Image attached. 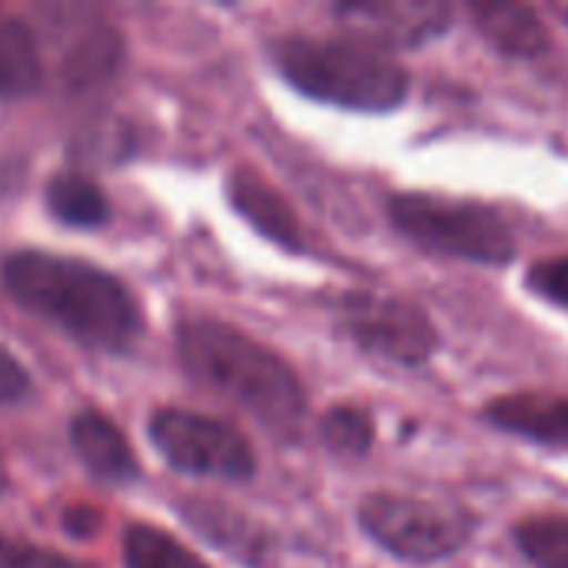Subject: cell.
Here are the masks:
<instances>
[{
	"label": "cell",
	"mask_w": 568,
	"mask_h": 568,
	"mask_svg": "<svg viewBox=\"0 0 568 568\" xmlns=\"http://www.w3.org/2000/svg\"><path fill=\"white\" fill-rule=\"evenodd\" d=\"M0 280L23 310L60 326L83 346L120 353L140 336L143 320L130 290L87 260L20 250L3 260Z\"/></svg>",
	"instance_id": "obj_1"
},
{
	"label": "cell",
	"mask_w": 568,
	"mask_h": 568,
	"mask_svg": "<svg viewBox=\"0 0 568 568\" xmlns=\"http://www.w3.org/2000/svg\"><path fill=\"white\" fill-rule=\"evenodd\" d=\"M186 373L216 396L240 406L266 433L293 439L306 416V393L296 369L260 339L223 320H186L176 329Z\"/></svg>",
	"instance_id": "obj_2"
},
{
	"label": "cell",
	"mask_w": 568,
	"mask_h": 568,
	"mask_svg": "<svg viewBox=\"0 0 568 568\" xmlns=\"http://www.w3.org/2000/svg\"><path fill=\"white\" fill-rule=\"evenodd\" d=\"M273 60L300 93L359 113H389L409 97V73L399 57L366 37L290 33L273 43Z\"/></svg>",
	"instance_id": "obj_3"
},
{
	"label": "cell",
	"mask_w": 568,
	"mask_h": 568,
	"mask_svg": "<svg viewBox=\"0 0 568 568\" xmlns=\"http://www.w3.org/2000/svg\"><path fill=\"white\" fill-rule=\"evenodd\" d=\"M389 216L406 240L439 256H456L479 266H509L519 253L516 233L503 213L476 200L396 193L389 200Z\"/></svg>",
	"instance_id": "obj_4"
},
{
	"label": "cell",
	"mask_w": 568,
	"mask_h": 568,
	"mask_svg": "<svg viewBox=\"0 0 568 568\" xmlns=\"http://www.w3.org/2000/svg\"><path fill=\"white\" fill-rule=\"evenodd\" d=\"M356 516L379 549L413 566H433L456 556L476 532V516L466 506L403 493H373L359 503Z\"/></svg>",
	"instance_id": "obj_5"
},
{
	"label": "cell",
	"mask_w": 568,
	"mask_h": 568,
	"mask_svg": "<svg viewBox=\"0 0 568 568\" xmlns=\"http://www.w3.org/2000/svg\"><path fill=\"white\" fill-rule=\"evenodd\" d=\"M150 439L160 456L186 476L246 483L256 473L250 439L236 426L193 409H156L150 419Z\"/></svg>",
	"instance_id": "obj_6"
},
{
	"label": "cell",
	"mask_w": 568,
	"mask_h": 568,
	"mask_svg": "<svg viewBox=\"0 0 568 568\" xmlns=\"http://www.w3.org/2000/svg\"><path fill=\"white\" fill-rule=\"evenodd\" d=\"M343 326L359 349L396 366H423L439 346L429 313L393 293H349L343 300Z\"/></svg>",
	"instance_id": "obj_7"
},
{
	"label": "cell",
	"mask_w": 568,
	"mask_h": 568,
	"mask_svg": "<svg viewBox=\"0 0 568 568\" xmlns=\"http://www.w3.org/2000/svg\"><path fill=\"white\" fill-rule=\"evenodd\" d=\"M336 17L349 20L353 30L383 47H419L446 33L453 10L436 0H373L339 3Z\"/></svg>",
	"instance_id": "obj_8"
},
{
	"label": "cell",
	"mask_w": 568,
	"mask_h": 568,
	"mask_svg": "<svg viewBox=\"0 0 568 568\" xmlns=\"http://www.w3.org/2000/svg\"><path fill=\"white\" fill-rule=\"evenodd\" d=\"M226 196L233 210L266 240L286 246V250H303V230L293 213V206L283 200V193L263 180L253 166H236L226 176Z\"/></svg>",
	"instance_id": "obj_9"
},
{
	"label": "cell",
	"mask_w": 568,
	"mask_h": 568,
	"mask_svg": "<svg viewBox=\"0 0 568 568\" xmlns=\"http://www.w3.org/2000/svg\"><path fill=\"white\" fill-rule=\"evenodd\" d=\"M483 419L503 433L532 443L568 446V396H542V393L499 396L483 409Z\"/></svg>",
	"instance_id": "obj_10"
},
{
	"label": "cell",
	"mask_w": 568,
	"mask_h": 568,
	"mask_svg": "<svg viewBox=\"0 0 568 568\" xmlns=\"http://www.w3.org/2000/svg\"><path fill=\"white\" fill-rule=\"evenodd\" d=\"M70 443L77 449V456L83 459V466L106 483H126L136 476L133 446L126 443V436L120 433V426L110 416H103L97 409L77 413L70 423Z\"/></svg>",
	"instance_id": "obj_11"
},
{
	"label": "cell",
	"mask_w": 568,
	"mask_h": 568,
	"mask_svg": "<svg viewBox=\"0 0 568 568\" xmlns=\"http://www.w3.org/2000/svg\"><path fill=\"white\" fill-rule=\"evenodd\" d=\"M479 33L506 57L532 60L549 47V30L532 7L523 3H476L473 7Z\"/></svg>",
	"instance_id": "obj_12"
},
{
	"label": "cell",
	"mask_w": 568,
	"mask_h": 568,
	"mask_svg": "<svg viewBox=\"0 0 568 568\" xmlns=\"http://www.w3.org/2000/svg\"><path fill=\"white\" fill-rule=\"evenodd\" d=\"M120 63H123L120 33L106 23H93L63 53V80L70 90L87 93V90L110 83V77L116 73Z\"/></svg>",
	"instance_id": "obj_13"
},
{
	"label": "cell",
	"mask_w": 568,
	"mask_h": 568,
	"mask_svg": "<svg viewBox=\"0 0 568 568\" xmlns=\"http://www.w3.org/2000/svg\"><path fill=\"white\" fill-rule=\"evenodd\" d=\"M186 519L220 549H226L230 556H236L246 566H263V559L270 556V539L263 532H256L243 516L223 509L220 503H190L186 506Z\"/></svg>",
	"instance_id": "obj_14"
},
{
	"label": "cell",
	"mask_w": 568,
	"mask_h": 568,
	"mask_svg": "<svg viewBox=\"0 0 568 568\" xmlns=\"http://www.w3.org/2000/svg\"><path fill=\"white\" fill-rule=\"evenodd\" d=\"M43 83V60L33 30L20 20H0V97H30Z\"/></svg>",
	"instance_id": "obj_15"
},
{
	"label": "cell",
	"mask_w": 568,
	"mask_h": 568,
	"mask_svg": "<svg viewBox=\"0 0 568 568\" xmlns=\"http://www.w3.org/2000/svg\"><path fill=\"white\" fill-rule=\"evenodd\" d=\"M47 206L67 226H100L110 216L106 193L77 170H63L47 183Z\"/></svg>",
	"instance_id": "obj_16"
},
{
	"label": "cell",
	"mask_w": 568,
	"mask_h": 568,
	"mask_svg": "<svg viewBox=\"0 0 568 568\" xmlns=\"http://www.w3.org/2000/svg\"><path fill=\"white\" fill-rule=\"evenodd\" d=\"M123 559H126V568H210L170 532L156 526H143V523L126 526Z\"/></svg>",
	"instance_id": "obj_17"
},
{
	"label": "cell",
	"mask_w": 568,
	"mask_h": 568,
	"mask_svg": "<svg viewBox=\"0 0 568 568\" xmlns=\"http://www.w3.org/2000/svg\"><path fill=\"white\" fill-rule=\"evenodd\" d=\"M513 539L536 568H568V516H529Z\"/></svg>",
	"instance_id": "obj_18"
},
{
	"label": "cell",
	"mask_w": 568,
	"mask_h": 568,
	"mask_svg": "<svg viewBox=\"0 0 568 568\" xmlns=\"http://www.w3.org/2000/svg\"><path fill=\"white\" fill-rule=\"evenodd\" d=\"M320 439L336 456H366L376 439L373 416L363 406H349V403L333 406L320 419Z\"/></svg>",
	"instance_id": "obj_19"
},
{
	"label": "cell",
	"mask_w": 568,
	"mask_h": 568,
	"mask_svg": "<svg viewBox=\"0 0 568 568\" xmlns=\"http://www.w3.org/2000/svg\"><path fill=\"white\" fill-rule=\"evenodd\" d=\"M0 568H93L80 559H70L57 549L23 542V539H7L0 536Z\"/></svg>",
	"instance_id": "obj_20"
},
{
	"label": "cell",
	"mask_w": 568,
	"mask_h": 568,
	"mask_svg": "<svg viewBox=\"0 0 568 568\" xmlns=\"http://www.w3.org/2000/svg\"><path fill=\"white\" fill-rule=\"evenodd\" d=\"M529 286L539 296H546V300H552V303H559V306L568 310V256H556V260L536 263L529 270Z\"/></svg>",
	"instance_id": "obj_21"
},
{
	"label": "cell",
	"mask_w": 568,
	"mask_h": 568,
	"mask_svg": "<svg viewBox=\"0 0 568 568\" xmlns=\"http://www.w3.org/2000/svg\"><path fill=\"white\" fill-rule=\"evenodd\" d=\"M30 389V376L27 369L20 366V359L0 346V406H10V403H20Z\"/></svg>",
	"instance_id": "obj_22"
}]
</instances>
